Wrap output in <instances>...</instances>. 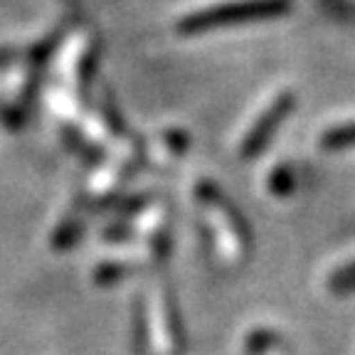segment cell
Returning a JSON list of instances; mask_svg holds the SVG:
<instances>
[{
    "mask_svg": "<svg viewBox=\"0 0 355 355\" xmlns=\"http://www.w3.org/2000/svg\"><path fill=\"white\" fill-rule=\"evenodd\" d=\"M288 10H291V0H239V3L193 12L185 20H180L178 30L183 35H195L215 28H234V25H247V22L272 20Z\"/></svg>",
    "mask_w": 355,
    "mask_h": 355,
    "instance_id": "1",
    "label": "cell"
},
{
    "mask_svg": "<svg viewBox=\"0 0 355 355\" xmlns=\"http://www.w3.org/2000/svg\"><path fill=\"white\" fill-rule=\"evenodd\" d=\"M328 286H331L333 294H340V296L355 291V261L333 274L331 282H328Z\"/></svg>",
    "mask_w": 355,
    "mask_h": 355,
    "instance_id": "4",
    "label": "cell"
},
{
    "mask_svg": "<svg viewBox=\"0 0 355 355\" xmlns=\"http://www.w3.org/2000/svg\"><path fill=\"white\" fill-rule=\"evenodd\" d=\"M0 123H3L6 128H20L22 126L20 111L10 109V106H6V104H0Z\"/></svg>",
    "mask_w": 355,
    "mask_h": 355,
    "instance_id": "6",
    "label": "cell"
},
{
    "mask_svg": "<svg viewBox=\"0 0 355 355\" xmlns=\"http://www.w3.org/2000/svg\"><path fill=\"white\" fill-rule=\"evenodd\" d=\"M79 234H82V225H79L77 220L67 222V225H62V227L55 232V247H60V250H67L69 244L77 242Z\"/></svg>",
    "mask_w": 355,
    "mask_h": 355,
    "instance_id": "5",
    "label": "cell"
},
{
    "mask_svg": "<svg viewBox=\"0 0 355 355\" xmlns=\"http://www.w3.org/2000/svg\"><path fill=\"white\" fill-rule=\"evenodd\" d=\"M321 144H323V148H331V150L355 146V123H345V126H336V128H331V131H326Z\"/></svg>",
    "mask_w": 355,
    "mask_h": 355,
    "instance_id": "3",
    "label": "cell"
},
{
    "mask_svg": "<svg viewBox=\"0 0 355 355\" xmlns=\"http://www.w3.org/2000/svg\"><path fill=\"white\" fill-rule=\"evenodd\" d=\"M291 109H294V96L291 94H282L277 96V99L272 101V106L261 114L259 119H257V123L250 128V133H247V139H244L242 148H239V155H242L244 161H252L254 155H259L261 150L269 146V141H272V136L277 133V128L284 123V119L291 114Z\"/></svg>",
    "mask_w": 355,
    "mask_h": 355,
    "instance_id": "2",
    "label": "cell"
}]
</instances>
